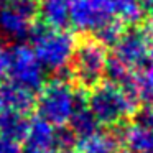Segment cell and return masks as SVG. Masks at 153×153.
<instances>
[{"instance_id": "obj_1", "label": "cell", "mask_w": 153, "mask_h": 153, "mask_svg": "<svg viewBox=\"0 0 153 153\" xmlns=\"http://www.w3.org/2000/svg\"><path fill=\"white\" fill-rule=\"evenodd\" d=\"M40 94L35 99V107L38 117L50 122L53 127H66L73 115L74 109L79 104L86 102L81 94V89L76 91L71 84L69 66L54 73V77L40 87Z\"/></svg>"}, {"instance_id": "obj_2", "label": "cell", "mask_w": 153, "mask_h": 153, "mask_svg": "<svg viewBox=\"0 0 153 153\" xmlns=\"http://www.w3.org/2000/svg\"><path fill=\"white\" fill-rule=\"evenodd\" d=\"M140 100L123 87L110 82L96 84L91 87V92L86 97V105L96 117L99 125L119 127L128 117L135 115L138 110Z\"/></svg>"}, {"instance_id": "obj_3", "label": "cell", "mask_w": 153, "mask_h": 153, "mask_svg": "<svg viewBox=\"0 0 153 153\" xmlns=\"http://www.w3.org/2000/svg\"><path fill=\"white\" fill-rule=\"evenodd\" d=\"M28 38L31 40V48L45 69L56 73L69 66L76 38L66 28L59 30L48 27L43 22H33Z\"/></svg>"}, {"instance_id": "obj_4", "label": "cell", "mask_w": 153, "mask_h": 153, "mask_svg": "<svg viewBox=\"0 0 153 153\" xmlns=\"http://www.w3.org/2000/svg\"><path fill=\"white\" fill-rule=\"evenodd\" d=\"M109 59L107 48L94 36H84L76 40L71 56V77L82 89H91L104 79L105 64Z\"/></svg>"}, {"instance_id": "obj_5", "label": "cell", "mask_w": 153, "mask_h": 153, "mask_svg": "<svg viewBox=\"0 0 153 153\" xmlns=\"http://www.w3.org/2000/svg\"><path fill=\"white\" fill-rule=\"evenodd\" d=\"M7 76L12 82L33 92L45 84V68L30 45L18 43L8 50Z\"/></svg>"}, {"instance_id": "obj_6", "label": "cell", "mask_w": 153, "mask_h": 153, "mask_svg": "<svg viewBox=\"0 0 153 153\" xmlns=\"http://www.w3.org/2000/svg\"><path fill=\"white\" fill-rule=\"evenodd\" d=\"M153 43V36L145 27H130L122 33V36L114 45V54L115 59L128 66L130 69H142L148 63V51Z\"/></svg>"}, {"instance_id": "obj_7", "label": "cell", "mask_w": 153, "mask_h": 153, "mask_svg": "<svg viewBox=\"0 0 153 153\" xmlns=\"http://www.w3.org/2000/svg\"><path fill=\"white\" fill-rule=\"evenodd\" d=\"M112 18V0H73L69 4V23L82 33H92Z\"/></svg>"}, {"instance_id": "obj_8", "label": "cell", "mask_w": 153, "mask_h": 153, "mask_svg": "<svg viewBox=\"0 0 153 153\" xmlns=\"http://www.w3.org/2000/svg\"><path fill=\"white\" fill-rule=\"evenodd\" d=\"M56 127L46 122L41 117L30 119L28 128L25 133V146L22 153H53L54 138H56Z\"/></svg>"}, {"instance_id": "obj_9", "label": "cell", "mask_w": 153, "mask_h": 153, "mask_svg": "<svg viewBox=\"0 0 153 153\" xmlns=\"http://www.w3.org/2000/svg\"><path fill=\"white\" fill-rule=\"evenodd\" d=\"M120 138L117 133L107 130H94L87 135L77 137L74 148L76 153H117Z\"/></svg>"}, {"instance_id": "obj_10", "label": "cell", "mask_w": 153, "mask_h": 153, "mask_svg": "<svg viewBox=\"0 0 153 153\" xmlns=\"http://www.w3.org/2000/svg\"><path fill=\"white\" fill-rule=\"evenodd\" d=\"M0 96L4 102V109L20 114H28L35 107V92L27 87H22L12 81H0Z\"/></svg>"}, {"instance_id": "obj_11", "label": "cell", "mask_w": 153, "mask_h": 153, "mask_svg": "<svg viewBox=\"0 0 153 153\" xmlns=\"http://www.w3.org/2000/svg\"><path fill=\"white\" fill-rule=\"evenodd\" d=\"M120 143L132 153H152L153 152V128L140 123L138 120L123 127Z\"/></svg>"}, {"instance_id": "obj_12", "label": "cell", "mask_w": 153, "mask_h": 153, "mask_svg": "<svg viewBox=\"0 0 153 153\" xmlns=\"http://www.w3.org/2000/svg\"><path fill=\"white\" fill-rule=\"evenodd\" d=\"M33 22L15 12L7 4L0 5V31L10 40H25L30 35Z\"/></svg>"}, {"instance_id": "obj_13", "label": "cell", "mask_w": 153, "mask_h": 153, "mask_svg": "<svg viewBox=\"0 0 153 153\" xmlns=\"http://www.w3.org/2000/svg\"><path fill=\"white\" fill-rule=\"evenodd\" d=\"M38 13L41 22L51 28L64 30L69 25V4L64 0H41Z\"/></svg>"}, {"instance_id": "obj_14", "label": "cell", "mask_w": 153, "mask_h": 153, "mask_svg": "<svg viewBox=\"0 0 153 153\" xmlns=\"http://www.w3.org/2000/svg\"><path fill=\"white\" fill-rule=\"evenodd\" d=\"M114 17L125 27H137L146 18V8L142 0H112Z\"/></svg>"}, {"instance_id": "obj_15", "label": "cell", "mask_w": 153, "mask_h": 153, "mask_svg": "<svg viewBox=\"0 0 153 153\" xmlns=\"http://www.w3.org/2000/svg\"><path fill=\"white\" fill-rule=\"evenodd\" d=\"M28 122L30 119H27V114L13 112L7 109L2 110L0 112V135L15 142H22L27 133Z\"/></svg>"}, {"instance_id": "obj_16", "label": "cell", "mask_w": 153, "mask_h": 153, "mask_svg": "<svg viewBox=\"0 0 153 153\" xmlns=\"http://www.w3.org/2000/svg\"><path fill=\"white\" fill-rule=\"evenodd\" d=\"M68 125H69V130L76 135V138H77V137L87 135V133L97 130L99 122H97L96 117L92 115V112H91L89 107L86 105V102H82L74 109V112H73V115H71Z\"/></svg>"}, {"instance_id": "obj_17", "label": "cell", "mask_w": 153, "mask_h": 153, "mask_svg": "<svg viewBox=\"0 0 153 153\" xmlns=\"http://www.w3.org/2000/svg\"><path fill=\"white\" fill-rule=\"evenodd\" d=\"M125 28L127 27L122 22H119L117 18H112V20L105 22L104 25H100L99 28H96V30L92 31V36L96 38L99 43H102L105 48H109V46H114V45L117 43V40L122 36Z\"/></svg>"}, {"instance_id": "obj_18", "label": "cell", "mask_w": 153, "mask_h": 153, "mask_svg": "<svg viewBox=\"0 0 153 153\" xmlns=\"http://www.w3.org/2000/svg\"><path fill=\"white\" fill-rule=\"evenodd\" d=\"M7 5L31 22L36 20L38 12H40V2L38 0H8Z\"/></svg>"}, {"instance_id": "obj_19", "label": "cell", "mask_w": 153, "mask_h": 153, "mask_svg": "<svg viewBox=\"0 0 153 153\" xmlns=\"http://www.w3.org/2000/svg\"><path fill=\"white\" fill-rule=\"evenodd\" d=\"M0 153H22V145L20 142L5 138L0 135Z\"/></svg>"}, {"instance_id": "obj_20", "label": "cell", "mask_w": 153, "mask_h": 153, "mask_svg": "<svg viewBox=\"0 0 153 153\" xmlns=\"http://www.w3.org/2000/svg\"><path fill=\"white\" fill-rule=\"evenodd\" d=\"M7 68H8V51L0 46V81L7 77Z\"/></svg>"}, {"instance_id": "obj_21", "label": "cell", "mask_w": 153, "mask_h": 153, "mask_svg": "<svg viewBox=\"0 0 153 153\" xmlns=\"http://www.w3.org/2000/svg\"><path fill=\"white\" fill-rule=\"evenodd\" d=\"M146 20V25H145V28L150 31V35L153 36V8H152V13L148 15V18H145Z\"/></svg>"}, {"instance_id": "obj_22", "label": "cell", "mask_w": 153, "mask_h": 153, "mask_svg": "<svg viewBox=\"0 0 153 153\" xmlns=\"http://www.w3.org/2000/svg\"><path fill=\"white\" fill-rule=\"evenodd\" d=\"M142 4L145 5V8H153V0H142Z\"/></svg>"}, {"instance_id": "obj_23", "label": "cell", "mask_w": 153, "mask_h": 153, "mask_svg": "<svg viewBox=\"0 0 153 153\" xmlns=\"http://www.w3.org/2000/svg\"><path fill=\"white\" fill-rule=\"evenodd\" d=\"M148 61H150V64H153V43H152L150 51H148Z\"/></svg>"}, {"instance_id": "obj_24", "label": "cell", "mask_w": 153, "mask_h": 153, "mask_svg": "<svg viewBox=\"0 0 153 153\" xmlns=\"http://www.w3.org/2000/svg\"><path fill=\"white\" fill-rule=\"evenodd\" d=\"M7 2H8V0H0V5H5Z\"/></svg>"}, {"instance_id": "obj_25", "label": "cell", "mask_w": 153, "mask_h": 153, "mask_svg": "<svg viewBox=\"0 0 153 153\" xmlns=\"http://www.w3.org/2000/svg\"><path fill=\"white\" fill-rule=\"evenodd\" d=\"M64 2H68V4H71V2H73V0H64Z\"/></svg>"}, {"instance_id": "obj_26", "label": "cell", "mask_w": 153, "mask_h": 153, "mask_svg": "<svg viewBox=\"0 0 153 153\" xmlns=\"http://www.w3.org/2000/svg\"><path fill=\"white\" fill-rule=\"evenodd\" d=\"M59 153H71V152H69V150H68V152H59Z\"/></svg>"}, {"instance_id": "obj_27", "label": "cell", "mask_w": 153, "mask_h": 153, "mask_svg": "<svg viewBox=\"0 0 153 153\" xmlns=\"http://www.w3.org/2000/svg\"><path fill=\"white\" fill-rule=\"evenodd\" d=\"M117 153H119V152H117ZM122 153H132V152H122Z\"/></svg>"}, {"instance_id": "obj_28", "label": "cell", "mask_w": 153, "mask_h": 153, "mask_svg": "<svg viewBox=\"0 0 153 153\" xmlns=\"http://www.w3.org/2000/svg\"><path fill=\"white\" fill-rule=\"evenodd\" d=\"M53 153H54V152H53ZM56 153H59V152H56Z\"/></svg>"}, {"instance_id": "obj_29", "label": "cell", "mask_w": 153, "mask_h": 153, "mask_svg": "<svg viewBox=\"0 0 153 153\" xmlns=\"http://www.w3.org/2000/svg\"><path fill=\"white\" fill-rule=\"evenodd\" d=\"M152 153H153V152H152Z\"/></svg>"}]
</instances>
